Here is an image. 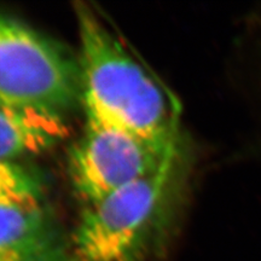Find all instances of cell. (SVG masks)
<instances>
[{
  "mask_svg": "<svg viewBox=\"0 0 261 261\" xmlns=\"http://www.w3.org/2000/svg\"><path fill=\"white\" fill-rule=\"evenodd\" d=\"M81 99L92 110L162 148L180 143V104L89 5L75 6Z\"/></svg>",
  "mask_w": 261,
  "mask_h": 261,
  "instance_id": "obj_1",
  "label": "cell"
},
{
  "mask_svg": "<svg viewBox=\"0 0 261 261\" xmlns=\"http://www.w3.org/2000/svg\"><path fill=\"white\" fill-rule=\"evenodd\" d=\"M180 148L149 177L87 204L69 261H145L151 255L174 196Z\"/></svg>",
  "mask_w": 261,
  "mask_h": 261,
  "instance_id": "obj_2",
  "label": "cell"
},
{
  "mask_svg": "<svg viewBox=\"0 0 261 261\" xmlns=\"http://www.w3.org/2000/svg\"><path fill=\"white\" fill-rule=\"evenodd\" d=\"M79 98V60L52 39L0 14V100L63 116Z\"/></svg>",
  "mask_w": 261,
  "mask_h": 261,
  "instance_id": "obj_3",
  "label": "cell"
},
{
  "mask_svg": "<svg viewBox=\"0 0 261 261\" xmlns=\"http://www.w3.org/2000/svg\"><path fill=\"white\" fill-rule=\"evenodd\" d=\"M85 116L84 135L69 156V172L86 204L149 177L181 146L162 148L92 110L85 109Z\"/></svg>",
  "mask_w": 261,
  "mask_h": 261,
  "instance_id": "obj_4",
  "label": "cell"
},
{
  "mask_svg": "<svg viewBox=\"0 0 261 261\" xmlns=\"http://www.w3.org/2000/svg\"><path fill=\"white\" fill-rule=\"evenodd\" d=\"M69 250L40 200L0 203V261H69Z\"/></svg>",
  "mask_w": 261,
  "mask_h": 261,
  "instance_id": "obj_5",
  "label": "cell"
},
{
  "mask_svg": "<svg viewBox=\"0 0 261 261\" xmlns=\"http://www.w3.org/2000/svg\"><path fill=\"white\" fill-rule=\"evenodd\" d=\"M65 136L62 115L0 100V162L40 154Z\"/></svg>",
  "mask_w": 261,
  "mask_h": 261,
  "instance_id": "obj_6",
  "label": "cell"
},
{
  "mask_svg": "<svg viewBox=\"0 0 261 261\" xmlns=\"http://www.w3.org/2000/svg\"><path fill=\"white\" fill-rule=\"evenodd\" d=\"M35 200H40L39 182L14 163L0 162V203Z\"/></svg>",
  "mask_w": 261,
  "mask_h": 261,
  "instance_id": "obj_7",
  "label": "cell"
}]
</instances>
